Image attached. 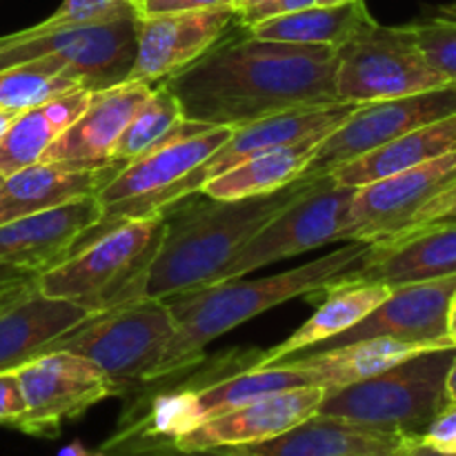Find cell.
<instances>
[{"instance_id":"obj_24","label":"cell","mask_w":456,"mask_h":456,"mask_svg":"<svg viewBox=\"0 0 456 456\" xmlns=\"http://www.w3.org/2000/svg\"><path fill=\"white\" fill-rule=\"evenodd\" d=\"M456 150V114L436 123L423 125L414 132L403 134L332 172V178L341 185L363 187L381 178L395 176L405 169L439 159Z\"/></svg>"},{"instance_id":"obj_41","label":"cell","mask_w":456,"mask_h":456,"mask_svg":"<svg viewBox=\"0 0 456 456\" xmlns=\"http://www.w3.org/2000/svg\"><path fill=\"white\" fill-rule=\"evenodd\" d=\"M445 395H448V403L456 405V354L452 365H450L448 379H445Z\"/></svg>"},{"instance_id":"obj_22","label":"cell","mask_w":456,"mask_h":456,"mask_svg":"<svg viewBox=\"0 0 456 456\" xmlns=\"http://www.w3.org/2000/svg\"><path fill=\"white\" fill-rule=\"evenodd\" d=\"M94 312L62 298L45 297L29 288L16 303L0 312V372H9L36 356Z\"/></svg>"},{"instance_id":"obj_28","label":"cell","mask_w":456,"mask_h":456,"mask_svg":"<svg viewBox=\"0 0 456 456\" xmlns=\"http://www.w3.org/2000/svg\"><path fill=\"white\" fill-rule=\"evenodd\" d=\"M323 138L325 136H307L292 145L274 147V150L252 156L236 167L227 169L221 176L205 183L200 191L223 200L272 194L301 178L303 169L307 167L312 154Z\"/></svg>"},{"instance_id":"obj_37","label":"cell","mask_w":456,"mask_h":456,"mask_svg":"<svg viewBox=\"0 0 456 456\" xmlns=\"http://www.w3.org/2000/svg\"><path fill=\"white\" fill-rule=\"evenodd\" d=\"M38 279V272L22 270V267H12V265H0V292L3 289L13 288V285L29 283V281Z\"/></svg>"},{"instance_id":"obj_43","label":"cell","mask_w":456,"mask_h":456,"mask_svg":"<svg viewBox=\"0 0 456 456\" xmlns=\"http://www.w3.org/2000/svg\"><path fill=\"white\" fill-rule=\"evenodd\" d=\"M448 334H450V341H452V346L456 347V301H454L452 310H450V321H448Z\"/></svg>"},{"instance_id":"obj_4","label":"cell","mask_w":456,"mask_h":456,"mask_svg":"<svg viewBox=\"0 0 456 456\" xmlns=\"http://www.w3.org/2000/svg\"><path fill=\"white\" fill-rule=\"evenodd\" d=\"M138 18V9L120 0L92 20L69 25L38 22L0 36V71L38 58H52L89 92L114 87L127 80L136 58Z\"/></svg>"},{"instance_id":"obj_26","label":"cell","mask_w":456,"mask_h":456,"mask_svg":"<svg viewBox=\"0 0 456 456\" xmlns=\"http://www.w3.org/2000/svg\"><path fill=\"white\" fill-rule=\"evenodd\" d=\"M89 96V89H76L22 111L0 138V176H12L29 165L40 163L53 141L83 114Z\"/></svg>"},{"instance_id":"obj_23","label":"cell","mask_w":456,"mask_h":456,"mask_svg":"<svg viewBox=\"0 0 456 456\" xmlns=\"http://www.w3.org/2000/svg\"><path fill=\"white\" fill-rule=\"evenodd\" d=\"M123 167L125 163H116L102 169L78 172L40 160L12 176H4L0 183V225L98 194Z\"/></svg>"},{"instance_id":"obj_48","label":"cell","mask_w":456,"mask_h":456,"mask_svg":"<svg viewBox=\"0 0 456 456\" xmlns=\"http://www.w3.org/2000/svg\"><path fill=\"white\" fill-rule=\"evenodd\" d=\"M454 223H456V221H454Z\"/></svg>"},{"instance_id":"obj_13","label":"cell","mask_w":456,"mask_h":456,"mask_svg":"<svg viewBox=\"0 0 456 456\" xmlns=\"http://www.w3.org/2000/svg\"><path fill=\"white\" fill-rule=\"evenodd\" d=\"M452 114H456V83L410 96L363 102L319 142L301 178L328 176L341 165Z\"/></svg>"},{"instance_id":"obj_39","label":"cell","mask_w":456,"mask_h":456,"mask_svg":"<svg viewBox=\"0 0 456 456\" xmlns=\"http://www.w3.org/2000/svg\"><path fill=\"white\" fill-rule=\"evenodd\" d=\"M34 285H36V279H34V281H29V283L13 285V288H9V289H3V292H0V312H3V310H7V307L12 305V303H16L18 298H20L22 294L27 292V289H29V288H34Z\"/></svg>"},{"instance_id":"obj_32","label":"cell","mask_w":456,"mask_h":456,"mask_svg":"<svg viewBox=\"0 0 456 456\" xmlns=\"http://www.w3.org/2000/svg\"><path fill=\"white\" fill-rule=\"evenodd\" d=\"M410 25L432 69L448 83H456V0Z\"/></svg>"},{"instance_id":"obj_29","label":"cell","mask_w":456,"mask_h":456,"mask_svg":"<svg viewBox=\"0 0 456 456\" xmlns=\"http://www.w3.org/2000/svg\"><path fill=\"white\" fill-rule=\"evenodd\" d=\"M372 20L374 18L365 0H352L346 4H332V7H310L301 12L281 13V16L265 18L243 29L263 40L321 45V47L337 49Z\"/></svg>"},{"instance_id":"obj_16","label":"cell","mask_w":456,"mask_h":456,"mask_svg":"<svg viewBox=\"0 0 456 456\" xmlns=\"http://www.w3.org/2000/svg\"><path fill=\"white\" fill-rule=\"evenodd\" d=\"M448 276H456V223H436L370 243L363 258L334 274L321 292L363 283L399 288Z\"/></svg>"},{"instance_id":"obj_21","label":"cell","mask_w":456,"mask_h":456,"mask_svg":"<svg viewBox=\"0 0 456 456\" xmlns=\"http://www.w3.org/2000/svg\"><path fill=\"white\" fill-rule=\"evenodd\" d=\"M410 436L334 417L305 419L261 444L227 450L230 456H395Z\"/></svg>"},{"instance_id":"obj_33","label":"cell","mask_w":456,"mask_h":456,"mask_svg":"<svg viewBox=\"0 0 456 456\" xmlns=\"http://www.w3.org/2000/svg\"><path fill=\"white\" fill-rule=\"evenodd\" d=\"M428 448L441 450V452L456 454V405L448 403L435 419L430 426L423 430L421 436H417Z\"/></svg>"},{"instance_id":"obj_27","label":"cell","mask_w":456,"mask_h":456,"mask_svg":"<svg viewBox=\"0 0 456 456\" xmlns=\"http://www.w3.org/2000/svg\"><path fill=\"white\" fill-rule=\"evenodd\" d=\"M426 350L428 347L410 346V343L392 341V338H370V341H356L350 346L334 347V350L289 356L285 359V363L305 370L314 386L323 387L325 392H332L374 377V374L405 361L408 356Z\"/></svg>"},{"instance_id":"obj_2","label":"cell","mask_w":456,"mask_h":456,"mask_svg":"<svg viewBox=\"0 0 456 456\" xmlns=\"http://www.w3.org/2000/svg\"><path fill=\"white\" fill-rule=\"evenodd\" d=\"M310 178H298L272 194L223 200L205 191L187 196L160 216L165 221L159 252L145 276L142 294L172 298L205 285L218 283L227 263L248 240L301 194Z\"/></svg>"},{"instance_id":"obj_42","label":"cell","mask_w":456,"mask_h":456,"mask_svg":"<svg viewBox=\"0 0 456 456\" xmlns=\"http://www.w3.org/2000/svg\"><path fill=\"white\" fill-rule=\"evenodd\" d=\"M22 111H12V110H0V138L9 132V127L13 125V120L20 116Z\"/></svg>"},{"instance_id":"obj_3","label":"cell","mask_w":456,"mask_h":456,"mask_svg":"<svg viewBox=\"0 0 456 456\" xmlns=\"http://www.w3.org/2000/svg\"><path fill=\"white\" fill-rule=\"evenodd\" d=\"M370 243L347 240V245L281 274L256 281H221L191 292L165 298L176 330L169 341L160 377L185 370L200 356L208 343L245 321L288 303L297 297H314L334 274L354 265L368 252Z\"/></svg>"},{"instance_id":"obj_14","label":"cell","mask_w":456,"mask_h":456,"mask_svg":"<svg viewBox=\"0 0 456 456\" xmlns=\"http://www.w3.org/2000/svg\"><path fill=\"white\" fill-rule=\"evenodd\" d=\"M25 412L12 428L31 436H58L62 423L78 419L107 396L118 395L111 379L85 356L45 352L16 368Z\"/></svg>"},{"instance_id":"obj_9","label":"cell","mask_w":456,"mask_h":456,"mask_svg":"<svg viewBox=\"0 0 456 456\" xmlns=\"http://www.w3.org/2000/svg\"><path fill=\"white\" fill-rule=\"evenodd\" d=\"M230 136L232 127H209V125L194 123V120H181L163 142L151 147L150 151L141 154L138 159L129 160L98 191L96 196L102 205L101 221L78 236V240L71 245L65 258L76 254L78 249L87 248L89 243H94L105 232L125 223L127 214L136 205L145 203L147 199L160 194L167 187H172L174 183L181 181L183 176H187L191 169L199 167Z\"/></svg>"},{"instance_id":"obj_25","label":"cell","mask_w":456,"mask_h":456,"mask_svg":"<svg viewBox=\"0 0 456 456\" xmlns=\"http://www.w3.org/2000/svg\"><path fill=\"white\" fill-rule=\"evenodd\" d=\"M392 288L377 283H363V285H346V288L325 289L323 301L316 307L310 321L301 325L288 341L281 346L267 350L252 368H267L279 361L297 356L298 352L310 350L312 346L328 341V338L337 337V334L346 332V330L354 328L359 321H363L370 312L377 305H381L387 298Z\"/></svg>"},{"instance_id":"obj_47","label":"cell","mask_w":456,"mask_h":456,"mask_svg":"<svg viewBox=\"0 0 456 456\" xmlns=\"http://www.w3.org/2000/svg\"><path fill=\"white\" fill-rule=\"evenodd\" d=\"M0 183H3V176H0Z\"/></svg>"},{"instance_id":"obj_35","label":"cell","mask_w":456,"mask_h":456,"mask_svg":"<svg viewBox=\"0 0 456 456\" xmlns=\"http://www.w3.org/2000/svg\"><path fill=\"white\" fill-rule=\"evenodd\" d=\"M22 412H25V399H22L16 370L0 372V426H13V421L20 419Z\"/></svg>"},{"instance_id":"obj_7","label":"cell","mask_w":456,"mask_h":456,"mask_svg":"<svg viewBox=\"0 0 456 456\" xmlns=\"http://www.w3.org/2000/svg\"><path fill=\"white\" fill-rule=\"evenodd\" d=\"M172 312L165 298L136 297L94 312L58 337L47 352H71L102 370L116 390L160 377L174 337Z\"/></svg>"},{"instance_id":"obj_6","label":"cell","mask_w":456,"mask_h":456,"mask_svg":"<svg viewBox=\"0 0 456 456\" xmlns=\"http://www.w3.org/2000/svg\"><path fill=\"white\" fill-rule=\"evenodd\" d=\"M163 232V216L120 223L87 248L40 272L36 288L45 297L71 301L89 312L145 297V276Z\"/></svg>"},{"instance_id":"obj_5","label":"cell","mask_w":456,"mask_h":456,"mask_svg":"<svg viewBox=\"0 0 456 456\" xmlns=\"http://www.w3.org/2000/svg\"><path fill=\"white\" fill-rule=\"evenodd\" d=\"M456 347H435L352 386L325 392L316 414L361 426L421 436L448 405L445 379Z\"/></svg>"},{"instance_id":"obj_45","label":"cell","mask_w":456,"mask_h":456,"mask_svg":"<svg viewBox=\"0 0 456 456\" xmlns=\"http://www.w3.org/2000/svg\"><path fill=\"white\" fill-rule=\"evenodd\" d=\"M127 3H132V4H134V7H136V9H138V7H141V4H142V3H145V0H127Z\"/></svg>"},{"instance_id":"obj_8","label":"cell","mask_w":456,"mask_h":456,"mask_svg":"<svg viewBox=\"0 0 456 456\" xmlns=\"http://www.w3.org/2000/svg\"><path fill=\"white\" fill-rule=\"evenodd\" d=\"M334 53L338 102L363 105L448 83L426 61L412 25L386 27L372 20L334 49Z\"/></svg>"},{"instance_id":"obj_20","label":"cell","mask_w":456,"mask_h":456,"mask_svg":"<svg viewBox=\"0 0 456 456\" xmlns=\"http://www.w3.org/2000/svg\"><path fill=\"white\" fill-rule=\"evenodd\" d=\"M102 205L96 194L69 200L47 212L0 225V265L45 272L61 263L83 232L96 225Z\"/></svg>"},{"instance_id":"obj_10","label":"cell","mask_w":456,"mask_h":456,"mask_svg":"<svg viewBox=\"0 0 456 456\" xmlns=\"http://www.w3.org/2000/svg\"><path fill=\"white\" fill-rule=\"evenodd\" d=\"M354 194L356 187L341 185L334 181L332 174L310 178L301 194L274 214L227 263L218 276V283L240 279L258 267L298 256L321 245L341 243L347 208Z\"/></svg>"},{"instance_id":"obj_36","label":"cell","mask_w":456,"mask_h":456,"mask_svg":"<svg viewBox=\"0 0 456 456\" xmlns=\"http://www.w3.org/2000/svg\"><path fill=\"white\" fill-rule=\"evenodd\" d=\"M223 4H232V0H159L147 7L138 9L141 16H151V13H165V12H187V9H209V7H223Z\"/></svg>"},{"instance_id":"obj_44","label":"cell","mask_w":456,"mask_h":456,"mask_svg":"<svg viewBox=\"0 0 456 456\" xmlns=\"http://www.w3.org/2000/svg\"><path fill=\"white\" fill-rule=\"evenodd\" d=\"M258 3H265V0H232V7H234L236 12H240V9L252 7V4H258Z\"/></svg>"},{"instance_id":"obj_1","label":"cell","mask_w":456,"mask_h":456,"mask_svg":"<svg viewBox=\"0 0 456 456\" xmlns=\"http://www.w3.org/2000/svg\"><path fill=\"white\" fill-rule=\"evenodd\" d=\"M334 74L332 47L276 43L243 29L160 83L187 120L234 129L288 110L338 105Z\"/></svg>"},{"instance_id":"obj_17","label":"cell","mask_w":456,"mask_h":456,"mask_svg":"<svg viewBox=\"0 0 456 456\" xmlns=\"http://www.w3.org/2000/svg\"><path fill=\"white\" fill-rule=\"evenodd\" d=\"M236 22L232 4L138 18L136 58L127 80L156 85L203 56Z\"/></svg>"},{"instance_id":"obj_11","label":"cell","mask_w":456,"mask_h":456,"mask_svg":"<svg viewBox=\"0 0 456 456\" xmlns=\"http://www.w3.org/2000/svg\"><path fill=\"white\" fill-rule=\"evenodd\" d=\"M356 107H359L356 102H338L332 107H301V110L281 111V114L265 116V118L254 120V123L234 127L232 136L212 156H208L199 167L191 169L187 176H183L181 181L174 183L160 194L136 205L125 221L160 216L174 203L200 191L205 183L221 176L227 169L236 167L252 156L274 150V147L292 145V142L303 141L307 136H328Z\"/></svg>"},{"instance_id":"obj_19","label":"cell","mask_w":456,"mask_h":456,"mask_svg":"<svg viewBox=\"0 0 456 456\" xmlns=\"http://www.w3.org/2000/svg\"><path fill=\"white\" fill-rule=\"evenodd\" d=\"M150 92L151 85L138 80L92 92L83 114L53 141L43 160L78 172L116 165V142Z\"/></svg>"},{"instance_id":"obj_34","label":"cell","mask_w":456,"mask_h":456,"mask_svg":"<svg viewBox=\"0 0 456 456\" xmlns=\"http://www.w3.org/2000/svg\"><path fill=\"white\" fill-rule=\"evenodd\" d=\"M116 3L120 0H62L61 7L43 22L45 25H69V22L92 20V18L110 12Z\"/></svg>"},{"instance_id":"obj_18","label":"cell","mask_w":456,"mask_h":456,"mask_svg":"<svg viewBox=\"0 0 456 456\" xmlns=\"http://www.w3.org/2000/svg\"><path fill=\"white\" fill-rule=\"evenodd\" d=\"M323 396L325 390L319 386L294 387V390L261 396V399L249 401L240 408L191 428L172 444L178 452L196 454L234 450L270 441L292 430L305 419L314 417Z\"/></svg>"},{"instance_id":"obj_30","label":"cell","mask_w":456,"mask_h":456,"mask_svg":"<svg viewBox=\"0 0 456 456\" xmlns=\"http://www.w3.org/2000/svg\"><path fill=\"white\" fill-rule=\"evenodd\" d=\"M76 89L85 87L61 62L52 58H38L0 71V110H34L52 98Z\"/></svg>"},{"instance_id":"obj_15","label":"cell","mask_w":456,"mask_h":456,"mask_svg":"<svg viewBox=\"0 0 456 456\" xmlns=\"http://www.w3.org/2000/svg\"><path fill=\"white\" fill-rule=\"evenodd\" d=\"M456 301V276L392 288L386 301L363 321L310 352H325L370 338H392L419 347H454L448 334L450 310Z\"/></svg>"},{"instance_id":"obj_38","label":"cell","mask_w":456,"mask_h":456,"mask_svg":"<svg viewBox=\"0 0 456 456\" xmlns=\"http://www.w3.org/2000/svg\"><path fill=\"white\" fill-rule=\"evenodd\" d=\"M395 456H456L454 452H441V450H435V448H428V445H423L421 441L417 439V436H410V439H405V444L401 445L399 450H396Z\"/></svg>"},{"instance_id":"obj_12","label":"cell","mask_w":456,"mask_h":456,"mask_svg":"<svg viewBox=\"0 0 456 456\" xmlns=\"http://www.w3.org/2000/svg\"><path fill=\"white\" fill-rule=\"evenodd\" d=\"M456 187V150L419 167L356 187L341 243H377L414 230Z\"/></svg>"},{"instance_id":"obj_46","label":"cell","mask_w":456,"mask_h":456,"mask_svg":"<svg viewBox=\"0 0 456 456\" xmlns=\"http://www.w3.org/2000/svg\"><path fill=\"white\" fill-rule=\"evenodd\" d=\"M151 3H159V0H145V3H142V4H141V7H138V9H142V7H147V4H151Z\"/></svg>"},{"instance_id":"obj_40","label":"cell","mask_w":456,"mask_h":456,"mask_svg":"<svg viewBox=\"0 0 456 456\" xmlns=\"http://www.w3.org/2000/svg\"><path fill=\"white\" fill-rule=\"evenodd\" d=\"M58 456H105L102 452H92V450L85 448L80 441H71V444H67L65 448H61V452Z\"/></svg>"},{"instance_id":"obj_31","label":"cell","mask_w":456,"mask_h":456,"mask_svg":"<svg viewBox=\"0 0 456 456\" xmlns=\"http://www.w3.org/2000/svg\"><path fill=\"white\" fill-rule=\"evenodd\" d=\"M181 120H185V116H183V110L172 89L165 83L151 85L150 96L138 107L134 118L125 127L123 136L116 142L114 160L127 165L129 160L138 159L151 147L163 142Z\"/></svg>"}]
</instances>
